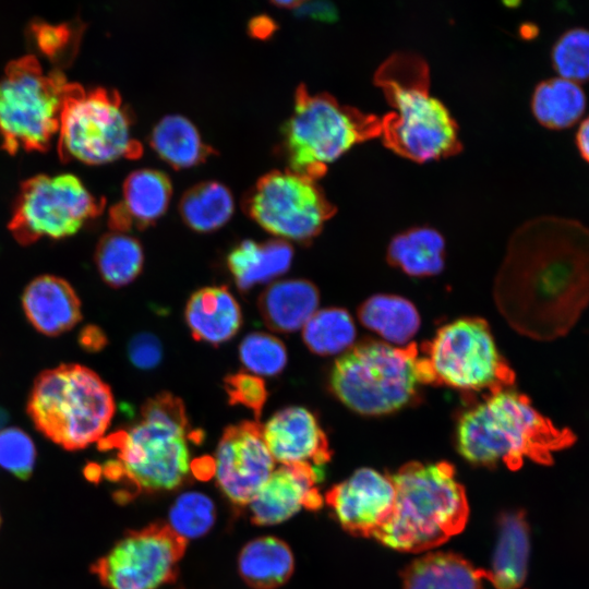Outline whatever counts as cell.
<instances>
[{
    "label": "cell",
    "mask_w": 589,
    "mask_h": 589,
    "mask_svg": "<svg viewBox=\"0 0 589 589\" xmlns=\"http://www.w3.org/2000/svg\"><path fill=\"white\" fill-rule=\"evenodd\" d=\"M242 364L257 376L279 374L287 363L285 345L275 336L254 332L247 335L239 346Z\"/></svg>",
    "instance_id": "36"
},
{
    "label": "cell",
    "mask_w": 589,
    "mask_h": 589,
    "mask_svg": "<svg viewBox=\"0 0 589 589\" xmlns=\"http://www.w3.org/2000/svg\"><path fill=\"white\" fill-rule=\"evenodd\" d=\"M402 589H483V568L452 552H430L401 573Z\"/></svg>",
    "instance_id": "25"
},
{
    "label": "cell",
    "mask_w": 589,
    "mask_h": 589,
    "mask_svg": "<svg viewBox=\"0 0 589 589\" xmlns=\"http://www.w3.org/2000/svg\"><path fill=\"white\" fill-rule=\"evenodd\" d=\"M22 308L33 327L46 336H59L82 320L81 301L63 278L41 275L27 284Z\"/></svg>",
    "instance_id": "19"
},
{
    "label": "cell",
    "mask_w": 589,
    "mask_h": 589,
    "mask_svg": "<svg viewBox=\"0 0 589 589\" xmlns=\"http://www.w3.org/2000/svg\"><path fill=\"white\" fill-rule=\"evenodd\" d=\"M35 34L39 48L53 57L65 47L71 32L67 26L40 24L35 27Z\"/></svg>",
    "instance_id": "40"
},
{
    "label": "cell",
    "mask_w": 589,
    "mask_h": 589,
    "mask_svg": "<svg viewBox=\"0 0 589 589\" xmlns=\"http://www.w3.org/2000/svg\"><path fill=\"white\" fill-rule=\"evenodd\" d=\"M496 298L522 335L565 336L589 305V227L550 215L522 224L508 242Z\"/></svg>",
    "instance_id": "1"
},
{
    "label": "cell",
    "mask_w": 589,
    "mask_h": 589,
    "mask_svg": "<svg viewBox=\"0 0 589 589\" xmlns=\"http://www.w3.org/2000/svg\"><path fill=\"white\" fill-rule=\"evenodd\" d=\"M131 127V115L115 89L86 92L80 85L61 115L59 156L63 161L75 159L88 165L137 158L143 148L132 136Z\"/></svg>",
    "instance_id": "10"
},
{
    "label": "cell",
    "mask_w": 589,
    "mask_h": 589,
    "mask_svg": "<svg viewBox=\"0 0 589 589\" xmlns=\"http://www.w3.org/2000/svg\"><path fill=\"white\" fill-rule=\"evenodd\" d=\"M187 540L168 524L128 532L92 566L106 589H159L177 577Z\"/></svg>",
    "instance_id": "14"
},
{
    "label": "cell",
    "mask_w": 589,
    "mask_h": 589,
    "mask_svg": "<svg viewBox=\"0 0 589 589\" xmlns=\"http://www.w3.org/2000/svg\"><path fill=\"white\" fill-rule=\"evenodd\" d=\"M360 322L380 335L387 344L406 346L420 327V315L406 298L395 294H375L358 309Z\"/></svg>",
    "instance_id": "29"
},
{
    "label": "cell",
    "mask_w": 589,
    "mask_h": 589,
    "mask_svg": "<svg viewBox=\"0 0 589 589\" xmlns=\"http://www.w3.org/2000/svg\"><path fill=\"white\" fill-rule=\"evenodd\" d=\"M445 241L431 227H414L396 235L388 244V262L414 277L438 274L444 267Z\"/></svg>",
    "instance_id": "28"
},
{
    "label": "cell",
    "mask_w": 589,
    "mask_h": 589,
    "mask_svg": "<svg viewBox=\"0 0 589 589\" xmlns=\"http://www.w3.org/2000/svg\"><path fill=\"white\" fill-rule=\"evenodd\" d=\"M215 521L212 500L199 492L181 494L169 512V526L185 540L206 533Z\"/></svg>",
    "instance_id": "35"
},
{
    "label": "cell",
    "mask_w": 589,
    "mask_h": 589,
    "mask_svg": "<svg viewBox=\"0 0 589 589\" xmlns=\"http://www.w3.org/2000/svg\"><path fill=\"white\" fill-rule=\"evenodd\" d=\"M274 462L259 422L230 425L218 443L216 482L232 504L247 506L274 471Z\"/></svg>",
    "instance_id": "15"
},
{
    "label": "cell",
    "mask_w": 589,
    "mask_h": 589,
    "mask_svg": "<svg viewBox=\"0 0 589 589\" xmlns=\"http://www.w3.org/2000/svg\"><path fill=\"white\" fill-rule=\"evenodd\" d=\"M381 119L339 104L326 93L311 94L298 86L293 110L283 128L289 169L312 180L353 145L381 135Z\"/></svg>",
    "instance_id": "8"
},
{
    "label": "cell",
    "mask_w": 589,
    "mask_h": 589,
    "mask_svg": "<svg viewBox=\"0 0 589 589\" xmlns=\"http://www.w3.org/2000/svg\"><path fill=\"white\" fill-rule=\"evenodd\" d=\"M0 525H1V516H0Z\"/></svg>",
    "instance_id": "46"
},
{
    "label": "cell",
    "mask_w": 589,
    "mask_h": 589,
    "mask_svg": "<svg viewBox=\"0 0 589 589\" xmlns=\"http://www.w3.org/2000/svg\"><path fill=\"white\" fill-rule=\"evenodd\" d=\"M320 479L318 468L310 464L283 465L274 470L248 505L252 521L261 526L276 525L302 507L318 509L323 505L316 488Z\"/></svg>",
    "instance_id": "17"
},
{
    "label": "cell",
    "mask_w": 589,
    "mask_h": 589,
    "mask_svg": "<svg viewBox=\"0 0 589 589\" xmlns=\"http://www.w3.org/2000/svg\"><path fill=\"white\" fill-rule=\"evenodd\" d=\"M128 356L134 366L151 370L159 364L163 347L154 334L139 333L129 342Z\"/></svg>",
    "instance_id": "39"
},
{
    "label": "cell",
    "mask_w": 589,
    "mask_h": 589,
    "mask_svg": "<svg viewBox=\"0 0 589 589\" xmlns=\"http://www.w3.org/2000/svg\"><path fill=\"white\" fill-rule=\"evenodd\" d=\"M551 63L560 77L589 82V29L577 26L563 32L551 48Z\"/></svg>",
    "instance_id": "34"
},
{
    "label": "cell",
    "mask_w": 589,
    "mask_h": 589,
    "mask_svg": "<svg viewBox=\"0 0 589 589\" xmlns=\"http://www.w3.org/2000/svg\"><path fill=\"white\" fill-rule=\"evenodd\" d=\"M356 336L353 318L341 308L317 310L302 328L304 344L318 356L345 353Z\"/></svg>",
    "instance_id": "33"
},
{
    "label": "cell",
    "mask_w": 589,
    "mask_h": 589,
    "mask_svg": "<svg viewBox=\"0 0 589 589\" xmlns=\"http://www.w3.org/2000/svg\"><path fill=\"white\" fill-rule=\"evenodd\" d=\"M243 208L269 233L301 243L315 238L336 213L315 180L290 169L261 177L247 193Z\"/></svg>",
    "instance_id": "13"
},
{
    "label": "cell",
    "mask_w": 589,
    "mask_h": 589,
    "mask_svg": "<svg viewBox=\"0 0 589 589\" xmlns=\"http://www.w3.org/2000/svg\"><path fill=\"white\" fill-rule=\"evenodd\" d=\"M104 206L105 200L72 173L38 175L22 183L9 230L22 245L40 238L62 239L100 215Z\"/></svg>",
    "instance_id": "12"
},
{
    "label": "cell",
    "mask_w": 589,
    "mask_h": 589,
    "mask_svg": "<svg viewBox=\"0 0 589 589\" xmlns=\"http://www.w3.org/2000/svg\"><path fill=\"white\" fill-rule=\"evenodd\" d=\"M263 437L274 460L281 465L310 464L318 468L332 457L317 419L303 407L276 412L263 426Z\"/></svg>",
    "instance_id": "18"
},
{
    "label": "cell",
    "mask_w": 589,
    "mask_h": 589,
    "mask_svg": "<svg viewBox=\"0 0 589 589\" xmlns=\"http://www.w3.org/2000/svg\"><path fill=\"white\" fill-rule=\"evenodd\" d=\"M26 412L48 440L77 450L103 438L115 414V399L96 372L65 363L37 375Z\"/></svg>",
    "instance_id": "6"
},
{
    "label": "cell",
    "mask_w": 589,
    "mask_h": 589,
    "mask_svg": "<svg viewBox=\"0 0 589 589\" xmlns=\"http://www.w3.org/2000/svg\"><path fill=\"white\" fill-rule=\"evenodd\" d=\"M95 263L103 280L112 288H120L140 275L144 253L137 239L112 231L98 241Z\"/></svg>",
    "instance_id": "32"
},
{
    "label": "cell",
    "mask_w": 589,
    "mask_h": 589,
    "mask_svg": "<svg viewBox=\"0 0 589 589\" xmlns=\"http://www.w3.org/2000/svg\"><path fill=\"white\" fill-rule=\"evenodd\" d=\"M575 144L580 157L589 164V116L580 120L575 134Z\"/></svg>",
    "instance_id": "43"
},
{
    "label": "cell",
    "mask_w": 589,
    "mask_h": 589,
    "mask_svg": "<svg viewBox=\"0 0 589 589\" xmlns=\"http://www.w3.org/2000/svg\"><path fill=\"white\" fill-rule=\"evenodd\" d=\"M172 188L169 178L155 169L131 172L122 188V200L109 212L112 231L143 229L160 218L169 205Z\"/></svg>",
    "instance_id": "20"
},
{
    "label": "cell",
    "mask_w": 589,
    "mask_h": 589,
    "mask_svg": "<svg viewBox=\"0 0 589 589\" xmlns=\"http://www.w3.org/2000/svg\"><path fill=\"white\" fill-rule=\"evenodd\" d=\"M36 447L20 428L0 429V467L20 480H27L35 466Z\"/></svg>",
    "instance_id": "37"
},
{
    "label": "cell",
    "mask_w": 589,
    "mask_h": 589,
    "mask_svg": "<svg viewBox=\"0 0 589 589\" xmlns=\"http://www.w3.org/2000/svg\"><path fill=\"white\" fill-rule=\"evenodd\" d=\"M394 501L392 477L371 468L358 469L325 494V502L340 526L363 538L373 537L390 514Z\"/></svg>",
    "instance_id": "16"
},
{
    "label": "cell",
    "mask_w": 589,
    "mask_h": 589,
    "mask_svg": "<svg viewBox=\"0 0 589 589\" xmlns=\"http://www.w3.org/2000/svg\"><path fill=\"white\" fill-rule=\"evenodd\" d=\"M374 83L393 108L381 119L387 148L416 163L460 153L458 125L445 105L430 95V71L421 56L392 53L375 71Z\"/></svg>",
    "instance_id": "3"
},
{
    "label": "cell",
    "mask_w": 589,
    "mask_h": 589,
    "mask_svg": "<svg viewBox=\"0 0 589 589\" xmlns=\"http://www.w3.org/2000/svg\"><path fill=\"white\" fill-rule=\"evenodd\" d=\"M432 383L414 344L364 341L338 358L330 372L334 395L349 409L382 416L407 405L421 384Z\"/></svg>",
    "instance_id": "7"
},
{
    "label": "cell",
    "mask_w": 589,
    "mask_h": 589,
    "mask_svg": "<svg viewBox=\"0 0 589 589\" xmlns=\"http://www.w3.org/2000/svg\"><path fill=\"white\" fill-rule=\"evenodd\" d=\"M184 318L195 340L213 346L230 340L242 324L239 303L225 286L195 291L187 302Z\"/></svg>",
    "instance_id": "21"
},
{
    "label": "cell",
    "mask_w": 589,
    "mask_h": 589,
    "mask_svg": "<svg viewBox=\"0 0 589 589\" xmlns=\"http://www.w3.org/2000/svg\"><path fill=\"white\" fill-rule=\"evenodd\" d=\"M575 434L557 428L524 394L504 388L465 411L456 425V446L469 462L519 469L525 459L549 465L553 453L573 445Z\"/></svg>",
    "instance_id": "2"
},
{
    "label": "cell",
    "mask_w": 589,
    "mask_h": 589,
    "mask_svg": "<svg viewBox=\"0 0 589 589\" xmlns=\"http://www.w3.org/2000/svg\"><path fill=\"white\" fill-rule=\"evenodd\" d=\"M390 477L394 505L372 538L393 550L421 553L464 530L469 506L453 465L412 461Z\"/></svg>",
    "instance_id": "4"
},
{
    "label": "cell",
    "mask_w": 589,
    "mask_h": 589,
    "mask_svg": "<svg viewBox=\"0 0 589 589\" xmlns=\"http://www.w3.org/2000/svg\"><path fill=\"white\" fill-rule=\"evenodd\" d=\"M317 288L305 279L273 283L260 296L257 308L265 325L278 333H292L317 311Z\"/></svg>",
    "instance_id": "23"
},
{
    "label": "cell",
    "mask_w": 589,
    "mask_h": 589,
    "mask_svg": "<svg viewBox=\"0 0 589 589\" xmlns=\"http://www.w3.org/2000/svg\"><path fill=\"white\" fill-rule=\"evenodd\" d=\"M293 555L283 540L261 537L247 543L238 557L242 579L254 589H275L293 572Z\"/></svg>",
    "instance_id": "27"
},
{
    "label": "cell",
    "mask_w": 589,
    "mask_h": 589,
    "mask_svg": "<svg viewBox=\"0 0 589 589\" xmlns=\"http://www.w3.org/2000/svg\"><path fill=\"white\" fill-rule=\"evenodd\" d=\"M292 247L285 240H244L227 256V266L242 292L286 273L292 261Z\"/></svg>",
    "instance_id": "24"
},
{
    "label": "cell",
    "mask_w": 589,
    "mask_h": 589,
    "mask_svg": "<svg viewBox=\"0 0 589 589\" xmlns=\"http://www.w3.org/2000/svg\"><path fill=\"white\" fill-rule=\"evenodd\" d=\"M529 552V526L524 512L503 514L491 567L483 569V578L495 589H519L527 577Z\"/></svg>",
    "instance_id": "22"
},
{
    "label": "cell",
    "mask_w": 589,
    "mask_h": 589,
    "mask_svg": "<svg viewBox=\"0 0 589 589\" xmlns=\"http://www.w3.org/2000/svg\"><path fill=\"white\" fill-rule=\"evenodd\" d=\"M149 144L176 169L196 166L215 153L203 142L195 125L180 115H168L159 120L151 133Z\"/></svg>",
    "instance_id": "30"
},
{
    "label": "cell",
    "mask_w": 589,
    "mask_h": 589,
    "mask_svg": "<svg viewBox=\"0 0 589 589\" xmlns=\"http://www.w3.org/2000/svg\"><path fill=\"white\" fill-rule=\"evenodd\" d=\"M233 209L231 192L217 181L193 185L182 195L179 204L183 221L197 232L219 229L230 219Z\"/></svg>",
    "instance_id": "31"
},
{
    "label": "cell",
    "mask_w": 589,
    "mask_h": 589,
    "mask_svg": "<svg viewBox=\"0 0 589 589\" xmlns=\"http://www.w3.org/2000/svg\"><path fill=\"white\" fill-rule=\"evenodd\" d=\"M530 106L534 119L542 127L561 131L581 120L587 96L580 84L555 76L536 85Z\"/></svg>",
    "instance_id": "26"
},
{
    "label": "cell",
    "mask_w": 589,
    "mask_h": 589,
    "mask_svg": "<svg viewBox=\"0 0 589 589\" xmlns=\"http://www.w3.org/2000/svg\"><path fill=\"white\" fill-rule=\"evenodd\" d=\"M79 86L60 70L46 73L34 56L11 61L0 77L2 148L12 155L20 149L46 151Z\"/></svg>",
    "instance_id": "9"
},
{
    "label": "cell",
    "mask_w": 589,
    "mask_h": 589,
    "mask_svg": "<svg viewBox=\"0 0 589 589\" xmlns=\"http://www.w3.org/2000/svg\"><path fill=\"white\" fill-rule=\"evenodd\" d=\"M276 25L267 16L254 17L250 23V32L253 36L265 38L273 33Z\"/></svg>",
    "instance_id": "44"
},
{
    "label": "cell",
    "mask_w": 589,
    "mask_h": 589,
    "mask_svg": "<svg viewBox=\"0 0 589 589\" xmlns=\"http://www.w3.org/2000/svg\"><path fill=\"white\" fill-rule=\"evenodd\" d=\"M298 15L322 22H334L338 17L336 8L329 2H300L294 9Z\"/></svg>",
    "instance_id": "41"
},
{
    "label": "cell",
    "mask_w": 589,
    "mask_h": 589,
    "mask_svg": "<svg viewBox=\"0 0 589 589\" xmlns=\"http://www.w3.org/2000/svg\"><path fill=\"white\" fill-rule=\"evenodd\" d=\"M224 386L230 405H241L251 410L255 420L260 419L267 399V389L261 376L238 372L224 380Z\"/></svg>",
    "instance_id": "38"
},
{
    "label": "cell",
    "mask_w": 589,
    "mask_h": 589,
    "mask_svg": "<svg viewBox=\"0 0 589 589\" xmlns=\"http://www.w3.org/2000/svg\"><path fill=\"white\" fill-rule=\"evenodd\" d=\"M300 2L301 1H274L273 3L285 9H296Z\"/></svg>",
    "instance_id": "45"
},
{
    "label": "cell",
    "mask_w": 589,
    "mask_h": 589,
    "mask_svg": "<svg viewBox=\"0 0 589 589\" xmlns=\"http://www.w3.org/2000/svg\"><path fill=\"white\" fill-rule=\"evenodd\" d=\"M77 341L82 349L88 352H96L106 347L108 339L101 328L89 324L80 330Z\"/></svg>",
    "instance_id": "42"
},
{
    "label": "cell",
    "mask_w": 589,
    "mask_h": 589,
    "mask_svg": "<svg viewBox=\"0 0 589 589\" xmlns=\"http://www.w3.org/2000/svg\"><path fill=\"white\" fill-rule=\"evenodd\" d=\"M140 417L129 431L98 441L101 450L118 449V459L107 461L100 473L109 480L125 479L139 491L179 486L190 471L189 423L182 400L160 393L142 406Z\"/></svg>",
    "instance_id": "5"
},
{
    "label": "cell",
    "mask_w": 589,
    "mask_h": 589,
    "mask_svg": "<svg viewBox=\"0 0 589 589\" xmlns=\"http://www.w3.org/2000/svg\"><path fill=\"white\" fill-rule=\"evenodd\" d=\"M432 383L462 390L509 388L515 373L485 321L464 317L441 327L424 349Z\"/></svg>",
    "instance_id": "11"
}]
</instances>
